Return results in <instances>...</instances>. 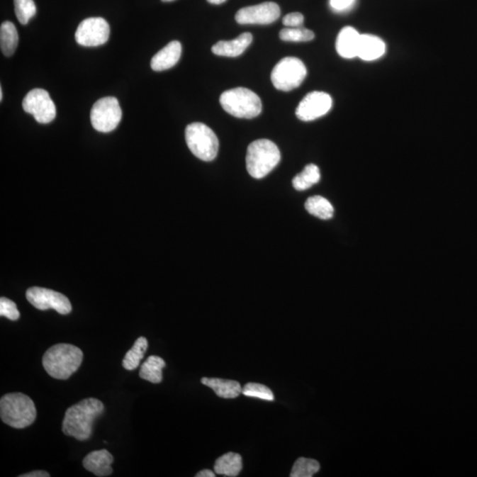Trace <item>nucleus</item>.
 Instances as JSON below:
<instances>
[{"mask_svg":"<svg viewBox=\"0 0 477 477\" xmlns=\"http://www.w3.org/2000/svg\"><path fill=\"white\" fill-rule=\"evenodd\" d=\"M279 38L286 42H308L313 40L314 32L304 28H286L279 32Z\"/></svg>","mask_w":477,"mask_h":477,"instance_id":"bb28decb","label":"nucleus"},{"mask_svg":"<svg viewBox=\"0 0 477 477\" xmlns=\"http://www.w3.org/2000/svg\"><path fill=\"white\" fill-rule=\"evenodd\" d=\"M220 102L225 112L242 119H253L262 112L259 96L247 88H235L222 93Z\"/></svg>","mask_w":477,"mask_h":477,"instance_id":"39448f33","label":"nucleus"},{"mask_svg":"<svg viewBox=\"0 0 477 477\" xmlns=\"http://www.w3.org/2000/svg\"><path fill=\"white\" fill-rule=\"evenodd\" d=\"M332 106V99L327 93L313 91L301 100L296 109V116L303 121H312L325 116Z\"/></svg>","mask_w":477,"mask_h":477,"instance_id":"f8f14e48","label":"nucleus"},{"mask_svg":"<svg viewBox=\"0 0 477 477\" xmlns=\"http://www.w3.org/2000/svg\"><path fill=\"white\" fill-rule=\"evenodd\" d=\"M207 1L213 4V5H220V4L227 1V0H207Z\"/></svg>","mask_w":477,"mask_h":477,"instance_id":"f704fd0d","label":"nucleus"},{"mask_svg":"<svg viewBox=\"0 0 477 477\" xmlns=\"http://www.w3.org/2000/svg\"><path fill=\"white\" fill-rule=\"evenodd\" d=\"M281 16V9L274 2H264L259 5L244 7L235 14L239 24L266 25L274 23Z\"/></svg>","mask_w":477,"mask_h":477,"instance_id":"ddd939ff","label":"nucleus"},{"mask_svg":"<svg viewBox=\"0 0 477 477\" xmlns=\"http://www.w3.org/2000/svg\"><path fill=\"white\" fill-rule=\"evenodd\" d=\"M50 474L48 472L43 471H35L30 473H27V474L21 475L20 477H49Z\"/></svg>","mask_w":477,"mask_h":477,"instance_id":"473e14b6","label":"nucleus"},{"mask_svg":"<svg viewBox=\"0 0 477 477\" xmlns=\"http://www.w3.org/2000/svg\"><path fill=\"white\" fill-rule=\"evenodd\" d=\"M163 2H171L174 1V0H162Z\"/></svg>","mask_w":477,"mask_h":477,"instance_id":"e433bc0d","label":"nucleus"},{"mask_svg":"<svg viewBox=\"0 0 477 477\" xmlns=\"http://www.w3.org/2000/svg\"><path fill=\"white\" fill-rule=\"evenodd\" d=\"M166 361L157 356L148 357L140 369V378L150 383H159L163 379V369L166 368Z\"/></svg>","mask_w":477,"mask_h":477,"instance_id":"412c9836","label":"nucleus"},{"mask_svg":"<svg viewBox=\"0 0 477 477\" xmlns=\"http://www.w3.org/2000/svg\"><path fill=\"white\" fill-rule=\"evenodd\" d=\"M357 0H330V6L335 12H346L352 9Z\"/></svg>","mask_w":477,"mask_h":477,"instance_id":"2f4dec72","label":"nucleus"},{"mask_svg":"<svg viewBox=\"0 0 477 477\" xmlns=\"http://www.w3.org/2000/svg\"><path fill=\"white\" fill-rule=\"evenodd\" d=\"M201 382L213 389L218 397L224 399H235L242 393V386L235 380L203 378Z\"/></svg>","mask_w":477,"mask_h":477,"instance_id":"6ab92c4d","label":"nucleus"},{"mask_svg":"<svg viewBox=\"0 0 477 477\" xmlns=\"http://www.w3.org/2000/svg\"><path fill=\"white\" fill-rule=\"evenodd\" d=\"M122 119L119 101L113 96H106L96 101L91 112V121L96 131L109 133L114 130Z\"/></svg>","mask_w":477,"mask_h":477,"instance_id":"6e6552de","label":"nucleus"},{"mask_svg":"<svg viewBox=\"0 0 477 477\" xmlns=\"http://www.w3.org/2000/svg\"><path fill=\"white\" fill-rule=\"evenodd\" d=\"M0 417L6 425L16 429L30 426L37 418V408L26 394H6L0 400Z\"/></svg>","mask_w":477,"mask_h":477,"instance_id":"7ed1b4c3","label":"nucleus"},{"mask_svg":"<svg viewBox=\"0 0 477 477\" xmlns=\"http://www.w3.org/2000/svg\"><path fill=\"white\" fill-rule=\"evenodd\" d=\"M84 359L79 347L70 344H57L50 347L43 357V366L52 378L67 380L78 371Z\"/></svg>","mask_w":477,"mask_h":477,"instance_id":"f03ea898","label":"nucleus"},{"mask_svg":"<svg viewBox=\"0 0 477 477\" xmlns=\"http://www.w3.org/2000/svg\"><path fill=\"white\" fill-rule=\"evenodd\" d=\"M242 469V459L238 454L228 453L217 459L214 465L216 474L235 477Z\"/></svg>","mask_w":477,"mask_h":477,"instance_id":"aec40b11","label":"nucleus"},{"mask_svg":"<svg viewBox=\"0 0 477 477\" xmlns=\"http://www.w3.org/2000/svg\"><path fill=\"white\" fill-rule=\"evenodd\" d=\"M196 477H215L216 475L214 472L209 471V469H204V471L197 473Z\"/></svg>","mask_w":477,"mask_h":477,"instance_id":"72a5a7b5","label":"nucleus"},{"mask_svg":"<svg viewBox=\"0 0 477 477\" xmlns=\"http://www.w3.org/2000/svg\"><path fill=\"white\" fill-rule=\"evenodd\" d=\"M304 17L301 13H288L283 18V24L288 28H299L303 24Z\"/></svg>","mask_w":477,"mask_h":477,"instance_id":"7c9ffc66","label":"nucleus"},{"mask_svg":"<svg viewBox=\"0 0 477 477\" xmlns=\"http://www.w3.org/2000/svg\"><path fill=\"white\" fill-rule=\"evenodd\" d=\"M360 37L356 28L350 26L343 28L336 41V50L339 55L345 59L356 58Z\"/></svg>","mask_w":477,"mask_h":477,"instance_id":"f3484780","label":"nucleus"},{"mask_svg":"<svg viewBox=\"0 0 477 477\" xmlns=\"http://www.w3.org/2000/svg\"><path fill=\"white\" fill-rule=\"evenodd\" d=\"M148 349V340L145 337H140L133 346L132 349L125 354L122 365L128 371H134L138 368L140 362L145 357V353Z\"/></svg>","mask_w":477,"mask_h":477,"instance_id":"b1692460","label":"nucleus"},{"mask_svg":"<svg viewBox=\"0 0 477 477\" xmlns=\"http://www.w3.org/2000/svg\"><path fill=\"white\" fill-rule=\"evenodd\" d=\"M0 315L16 321L20 318V312L13 301L1 297L0 298Z\"/></svg>","mask_w":477,"mask_h":477,"instance_id":"c756f323","label":"nucleus"},{"mask_svg":"<svg viewBox=\"0 0 477 477\" xmlns=\"http://www.w3.org/2000/svg\"><path fill=\"white\" fill-rule=\"evenodd\" d=\"M307 77V68L299 59L286 57L276 64L271 72V82L279 91H293L303 84Z\"/></svg>","mask_w":477,"mask_h":477,"instance_id":"0eeeda50","label":"nucleus"},{"mask_svg":"<svg viewBox=\"0 0 477 477\" xmlns=\"http://www.w3.org/2000/svg\"><path fill=\"white\" fill-rule=\"evenodd\" d=\"M0 100H3V89L2 87H0Z\"/></svg>","mask_w":477,"mask_h":477,"instance_id":"c9c22d12","label":"nucleus"},{"mask_svg":"<svg viewBox=\"0 0 477 477\" xmlns=\"http://www.w3.org/2000/svg\"><path fill=\"white\" fill-rule=\"evenodd\" d=\"M305 208H306L308 213L324 220H330L335 213V208H333L332 203L325 197L320 196L310 197L305 203Z\"/></svg>","mask_w":477,"mask_h":477,"instance_id":"5701e85b","label":"nucleus"},{"mask_svg":"<svg viewBox=\"0 0 477 477\" xmlns=\"http://www.w3.org/2000/svg\"><path fill=\"white\" fill-rule=\"evenodd\" d=\"M182 47L179 41H172L153 57L150 67L152 70L161 72L174 67L181 57Z\"/></svg>","mask_w":477,"mask_h":477,"instance_id":"2eb2a0df","label":"nucleus"},{"mask_svg":"<svg viewBox=\"0 0 477 477\" xmlns=\"http://www.w3.org/2000/svg\"><path fill=\"white\" fill-rule=\"evenodd\" d=\"M13 2L18 21L23 25L28 24L37 13L35 2L33 0H13Z\"/></svg>","mask_w":477,"mask_h":477,"instance_id":"cd10ccee","label":"nucleus"},{"mask_svg":"<svg viewBox=\"0 0 477 477\" xmlns=\"http://www.w3.org/2000/svg\"><path fill=\"white\" fill-rule=\"evenodd\" d=\"M109 37L110 25L101 17H91L82 21L75 32V40L84 47L105 45Z\"/></svg>","mask_w":477,"mask_h":477,"instance_id":"1a4fd4ad","label":"nucleus"},{"mask_svg":"<svg viewBox=\"0 0 477 477\" xmlns=\"http://www.w3.org/2000/svg\"><path fill=\"white\" fill-rule=\"evenodd\" d=\"M242 394L247 397L258 398V399L274 401V395L270 388L261 383H249L242 388Z\"/></svg>","mask_w":477,"mask_h":477,"instance_id":"c85d7f7f","label":"nucleus"},{"mask_svg":"<svg viewBox=\"0 0 477 477\" xmlns=\"http://www.w3.org/2000/svg\"><path fill=\"white\" fill-rule=\"evenodd\" d=\"M278 146L268 139L257 140L251 142L247 150V170L250 176L262 179L274 169L281 161Z\"/></svg>","mask_w":477,"mask_h":477,"instance_id":"20e7f679","label":"nucleus"},{"mask_svg":"<svg viewBox=\"0 0 477 477\" xmlns=\"http://www.w3.org/2000/svg\"><path fill=\"white\" fill-rule=\"evenodd\" d=\"M253 41V35L249 32L242 33L232 41H220L213 46L211 51L215 55L235 58L242 55Z\"/></svg>","mask_w":477,"mask_h":477,"instance_id":"dca6fc26","label":"nucleus"},{"mask_svg":"<svg viewBox=\"0 0 477 477\" xmlns=\"http://www.w3.org/2000/svg\"><path fill=\"white\" fill-rule=\"evenodd\" d=\"M26 298L39 310H55L61 315L69 314L72 310L67 297L51 289L34 286L27 290Z\"/></svg>","mask_w":477,"mask_h":477,"instance_id":"9b49d317","label":"nucleus"},{"mask_svg":"<svg viewBox=\"0 0 477 477\" xmlns=\"http://www.w3.org/2000/svg\"><path fill=\"white\" fill-rule=\"evenodd\" d=\"M103 404L95 398L82 400L66 411L62 422L64 435L77 440H87L92 435L96 419L103 413Z\"/></svg>","mask_w":477,"mask_h":477,"instance_id":"f257e3e1","label":"nucleus"},{"mask_svg":"<svg viewBox=\"0 0 477 477\" xmlns=\"http://www.w3.org/2000/svg\"><path fill=\"white\" fill-rule=\"evenodd\" d=\"M19 43V35L14 24L5 21L0 27V47L3 55L6 57L13 55Z\"/></svg>","mask_w":477,"mask_h":477,"instance_id":"4be33fe9","label":"nucleus"},{"mask_svg":"<svg viewBox=\"0 0 477 477\" xmlns=\"http://www.w3.org/2000/svg\"><path fill=\"white\" fill-rule=\"evenodd\" d=\"M113 456L106 449L91 451L84 459L82 464L88 471L96 476H109L113 474Z\"/></svg>","mask_w":477,"mask_h":477,"instance_id":"4468645a","label":"nucleus"},{"mask_svg":"<svg viewBox=\"0 0 477 477\" xmlns=\"http://www.w3.org/2000/svg\"><path fill=\"white\" fill-rule=\"evenodd\" d=\"M320 471V464L313 459L299 458L293 466L291 477H311Z\"/></svg>","mask_w":477,"mask_h":477,"instance_id":"a878e982","label":"nucleus"},{"mask_svg":"<svg viewBox=\"0 0 477 477\" xmlns=\"http://www.w3.org/2000/svg\"><path fill=\"white\" fill-rule=\"evenodd\" d=\"M321 174L318 167L310 164L293 179V186L296 190H306L320 181Z\"/></svg>","mask_w":477,"mask_h":477,"instance_id":"393cba45","label":"nucleus"},{"mask_svg":"<svg viewBox=\"0 0 477 477\" xmlns=\"http://www.w3.org/2000/svg\"><path fill=\"white\" fill-rule=\"evenodd\" d=\"M23 107L25 112L32 114L38 123L48 124L55 119L56 106L45 89H32L25 96Z\"/></svg>","mask_w":477,"mask_h":477,"instance_id":"9d476101","label":"nucleus"},{"mask_svg":"<svg viewBox=\"0 0 477 477\" xmlns=\"http://www.w3.org/2000/svg\"><path fill=\"white\" fill-rule=\"evenodd\" d=\"M186 142L189 149L199 159L213 161L218 152V139L208 125L200 122L189 124L185 131Z\"/></svg>","mask_w":477,"mask_h":477,"instance_id":"423d86ee","label":"nucleus"},{"mask_svg":"<svg viewBox=\"0 0 477 477\" xmlns=\"http://www.w3.org/2000/svg\"><path fill=\"white\" fill-rule=\"evenodd\" d=\"M386 52V44L381 38L374 35H361L357 57L364 61L381 58Z\"/></svg>","mask_w":477,"mask_h":477,"instance_id":"a211bd4d","label":"nucleus"}]
</instances>
